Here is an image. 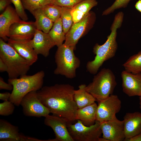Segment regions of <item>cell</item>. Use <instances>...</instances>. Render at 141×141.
Masks as SVG:
<instances>
[{
    "label": "cell",
    "mask_w": 141,
    "mask_h": 141,
    "mask_svg": "<svg viewBox=\"0 0 141 141\" xmlns=\"http://www.w3.org/2000/svg\"><path fill=\"white\" fill-rule=\"evenodd\" d=\"M74 90L70 84H57L43 87L37 92L38 98L50 113L72 123L76 120L78 109L74 99Z\"/></svg>",
    "instance_id": "6da1fadb"
},
{
    "label": "cell",
    "mask_w": 141,
    "mask_h": 141,
    "mask_svg": "<svg viewBox=\"0 0 141 141\" xmlns=\"http://www.w3.org/2000/svg\"><path fill=\"white\" fill-rule=\"evenodd\" d=\"M123 21L121 16H115L110 27L111 33L105 42L102 45L96 43L94 46L93 52L96 56L94 60L88 61L86 65L87 71L91 74H96L105 61L115 56L118 47L116 40L117 31L121 27Z\"/></svg>",
    "instance_id": "7a4b0ae2"
},
{
    "label": "cell",
    "mask_w": 141,
    "mask_h": 141,
    "mask_svg": "<svg viewBox=\"0 0 141 141\" xmlns=\"http://www.w3.org/2000/svg\"><path fill=\"white\" fill-rule=\"evenodd\" d=\"M45 73L40 70L32 75L26 74L19 78L9 79L8 82L13 89L9 100L15 105L19 106L24 97L28 93L37 91L43 87Z\"/></svg>",
    "instance_id": "3957f363"
},
{
    "label": "cell",
    "mask_w": 141,
    "mask_h": 141,
    "mask_svg": "<svg viewBox=\"0 0 141 141\" xmlns=\"http://www.w3.org/2000/svg\"><path fill=\"white\" fill-rule=\"evenodd\" d=\"M0 58L6 65L9 79H15L26 74L31 66L2 39H0Z\"/></svg>",
    "instance_id": "277c9868"
},
{
    "label": "cell",
    "mask_w": 141,
    "mask_h": 141,
    "mask_svg": "<svg viewBox=\"0 0 141 141\" xmlns=\"http://www.w3.org/2000/svg\"><path fill=\"white\" fill-rule=\"evenodd\" d=\"M116 85L113 72L104 68L94 76L92 81L86 86V89L98 102L112 94Z\"/></svg>",
    "instance_id": "5b68a950"
},
{
    "label": "cell",
    "mask_w": 141,
    "mask_h": 141,
    "mask_svg": "<svg viewBox=\"0 0 141 141\" xmlns=\"http://www.w3.org/2000/svg\"><path fill=\"white\" fill-rule=\"evenodd\" d=\"M75 50L64 43L58 47L55 56L56 64L54 72L55 74L63 75L69 79L76 77V70L79 67L80 62L74 53Z\"/></svg>",
    "instance_id": "8992f818"
},
{
    "label": "cell",
    "mask_w": 141,
    "mask_h": 141,
    "mask_svg": "<svg viewBox=\"0 0 141 141\" xmlns=\"http://www.w3.org/2000/svg\"><path fill=\"white\" fill-rule=\"evenodd\" d=\"M69 133L74 141H98L102 132L99 121L90 126L84 125L79 120L74 124L68 123Z\"/></svg>",
    "instance_id": "52a82bcc"
},
{
    "label": "cell",
    "mask_w": 141,
    "mask_h": 141,
    "mask_svg": "<svg viewBox=\"0 0 141 141\" xmlns=\"http://www.w3.org/2000/svg\"><path fill=\"white\" fill-rule=\"evenodd\" d=\"M95 14L90 11L79 21L73 23L66 34L64 44L75 49L78 40L93 27L96 20Z\"/></svg>",
    "instance_id": "ba28073f"
},
{
    "label": "cell",
    "mask_w": 141,
    "mask_h": 141,
    "mask_svg": "<svg viewBox=\"0 0 141 141\" xmlns=\"http://www.w3.org/2000/svg\"><path fill=\"white\" fill-rule=\"evenodd\" d=\"M20 105L23 113L27 116L45 117L50 113L38 98L37 91H32L27 94L21 100Z\"/></svg>",
    "instance_id": "9c48e42d"
},
{
    "label": "cell",
    "mask_w": 141,
    "mask_h": 141,
    "mask_svg": "<svg viewBox=\"0 0 141 141\" xmlns=\"http://www.w3.org/2000/svg\"><path fill=\"white\" fill-rule=\"evenodd\" d=\"M121 102L118 96L112 94L107 98L98 102L96 120L100 122L112 120L120 110Z\"/></svg>",
    "instance_id": "30bf717a"
},
{
    "label": "cell",
    "mask_w": 141,
    "mask_h": 141,
    "mask_svg": "<svg viewBox=\"0 0 141 141\" xmlns=\"http://www.w3.org/2000/svg\"><path fill=\"white\" fill-rule=\"evenodd\" d=\"M68 121L63 118L52 115L45 117L44 123L50 127L55 135L53 141H74L67 128Z\"/></svg>",
    "instance_id": "8fae6325"
},
{
    "label": "cell",
    "mask_w": 141,
    "mask_h": 141,
    "mask_svg": "<svg viewBox=\"0 0 141 141\" xmlns=\"http://www.w3.org/2000/svg\"><path fill=\"white\" fill-rule=\"evenodd\" d=\"M102 137L109 141H122L125 139L124 121L115 117L100 122Z\"/></svg>",
    "instance_id": "7c38bea8"
},
{
    "label": "cell",
    "mask_w": 141,
    "mask_h": 141,
    "mask_svg": "<svg viewBox=\"0 0 141 141\" xmlns=\"http://www.w3.org/2000/svg\"><path fill=\"white\" fill-rule=\"evenodd\" d=\"M37 30L35 22L21 21L10 27L8 37L16 40H29L33 38Z\"/></svg>",
    "instance_id": "4fadbf2b"
},
{
    "label": "cell",
    "mask_w": 141,
    "mask_h": 141,
    "mask_svg": "<svg viewBox=\"0 0 141 141\" xmlns=\"http://www.w3.org/2000/svg\"><path fill=\"white\" fill-rule=\"evenodd\" d=\"M121 76L123 92L129 97L141 96V73L134 74L124 70Z\"/></svg>",
    "instance_id": "5bb4252c"
},
{
    "label": "cell",
    "mask_w": 141,
    "mask_h": 141,
    "mask_svg": "<svg viewBox=\"0 0 141 141\" xmlns=\"http://www.w3.org/2000/svg\"><path fill=\"white\" fill-rule=\"evenodd\" d=\"M37 139L27 136L21 133L17 127L7 121L0 119V141H41Z\"/></svg>",
    "instance_id": "9a60e30c"
},
{
    "label": "cell",
    "mask_w": 141,
    "mask_h": 141,
    "mask_svg": "<svg viewBox=\"0 0 141 141\" xmlns=\"http://www.w3.org/2000/svg\"><path fill=\"white\" fill-rule=\"evenodd\" d=\"M30 43L36 53L45 57L49 56L50 49L56 45L48 33L37 30Z\"/></svg>",
    "instance_id": "2e32d148"
},
{
    "label": "cell",
    "mask_w": 141,
    "mask_h": 141,
    "mask_svg": "<svg viewBox=\"0 0 141 141\" xmlns=\"http://www.w3.org/2000/svg\"><path fill=\"white\" fill-rule=\"evenodd\" d=\"M15 8L9 5L0 15V37L5 41H8L10 26L13 24L21 21Z\"/></svg>",
    "instance_id": "e0dca14e"
},
{
    "label": "cell",
    "mask_w": 141,
    "mask_h": 141,
    "mask_svg": "<svg viewBox=\"0 0 141 141\" xmlns=\"http://www.w3.org/2000/svg\"><path fill=\"white\" fill-rule=\"evenodd\" d=\"M30 40H16L9 38L8 43L32 65L37 61L38 55L33 48Z\"/></svg>",
    "instance_id": "ac0fdd59"
},
{
    "label": "cell",
    "mask_w": 141,
    "mask_h": 141,
    "mask_svg": "<svg viewBox=\"0 0 141 141\" xmlns=\"http://www.w3.org/2000/svg\"><path fill=\"white\" fill-rule=\"evenodd\" d=\"M123 121L125 139L141 133V112L127 113Z\"/></svg>",
    "instance_id": "d6986e66"
},
{
    "label": "cell",
    "mask_w": 141,
    "mask_h": 141,
    "mask_svg": "<svg viewBox=\"0 0 141 141\" xmlns=\"http://www.w3.org/2000/svg\"><path fill=\"white\" fill-rule=\"evenodd\" d=\"M97 105L95 102L77 110L76 120H79L85 125L90 126L93 125L96 120Z\"/></svg>",
    "instance_id": "ffe728a7"
},
{
    "label": "cell",
    "mask_w": 141,
    "mask_h": 141,
    "mask_svg": "<svg viewBox=\"0 0 141 141\" xmlns=\"http://www.w3.org/2000/svg\"><path fill=\"white\" fill-rule=\"evenodd\" d=\"M97 4L96 0H83L72 8L71 13L73 23L80 21Z\"/></svg>",
    "instance_id": "44dd1931"
},
{
    "label": "cell",
    "mask_w": 141,
    "mask_h": 141,
    "mask_svg": "<svg viewBox=\"0 0 141 141\" xmlns=\"http://www.w3.org/2000/svg\"><path fill=\"white\" fill-rule=\"evenodd\" d=\"M86 85L79 86L78 90H75L74 99L78 109H80L95 102L96 99L86 89Z\"/></svg>",
    "instance_id": "7402d4cb"
},
{
    "label": "cell",
    "mask_w": 141,
    "mask_h": 141,
    "mask_svg": "<svg viewBox=\"0 0 141 141\" xmlns=\"http://www.w3.org/2000/svg\"><path fill=\"white\" fill-rule=\"evenodd\" d=\"M31 14L35 19V22L37 30L48 33L51 29L54 22L45 14L42 8L35 10Z\"/></svg>",
    "instance_id": "603a6c76"
},
{
    "label": "cell",
    "mask_w": 141,
    "mask_h": 141,
    "mask_svg": "<svg viewBox=\"0 0 141 141\" xmlns=\"http://www.w3.org/2000/svg\"><path fill=\"white\" fill-rule=\"evenodd\" d=\"M48 34L57 47L63 44L65 40L66 34L63 32L61 17L54 22Z\"/></svg>",
    "instance_id": "cb8c5ba5"
},
{
    "label": "cell",
    "mask_w": 141,
    "mask_h": 141,
    "mask_svg": "<svg viewBox=\"0 0 141 141\" xmlns=\"http://www.w3.org/2000/svg\"><path fill=\"white\" fill-rule=\"evenodd\" d=\"M122 66L127 72L134 74L141 73V51L130 56Z\"/></svg>",
    "instance_id": "d4e9b609"
},
{
    "label": "cell",
    "mask_w": 141,
    "mask_h": 141,
    "mask_svg": "<svg viewBox=\"0 0 141 141\" xmlns=\"http://www.w3.org/2000/svg\"><path fill=\"white\" fill-rule=\"evenodd\" d=\"M62 7L52 3L42 8L45 14L54 22L60 17Z\"/></svg>",
    "instance_id": "484cf974"
},
{
    "label": "cell",
    "mask_w": 141,
    "mask_h": 141,
    "mask_svg": "<svg viewBox=\"0 0 141 141\" xmlns=\"http://www.w3.org/2000/svg\"><path fill=\"white\" fill-rule=\"evenodd\" d=\"M71 8L62 7L60 17L61 19L63 30L66 34L70 30L73 21L71 14Z\"/></svg>",
    "instance_id": "4316f807"
},
{
    "label": "cell",
    "mask_w": 141,
    "mask_h": 141,
    "mask_svg": "<svg viewBox=\"0 0 141 141\" xmlns=\"http://www.w3.org/2000/svg\"><path fill=\"white\" fill-rule=\"evenodd\" d=\"M25 9L31 13L34 11L42 8L51 3V0H21Z\"/></svg>",
    "instance_id": "83f0119b"
},
{
    "label": "cell",
    "mask_w": 141,
    "mask_h": 141,
    "mask_svg": "<svg viewBox=\"0 0 141 141\" xmlns=\"http://www.w3.org/2000/svg\"><path fill=\"white\" fill-rule=\"evenodd\" d=\"M131 0H115L113 4L104 11L102 15H107L119 9L125 8Z\"/></svg>",
    "instance_id": "f1b7e54d"
},
{
    "label": "cell",
    "mask_w": 141,
    "mask_h": 141,
    "mask_svg": "<svg viewBox=\"0 0 141 141\" xmlns=\"http://www.w3.org/2000/svg\"><path fill=\"white\" fill-rule=\"evenodd\" d=\"M15 105L9 100L0 103V115L7 116L12 114L15 109Z\"/></svg>",
    "instance_id": "f546056e"
},
{
    "label": "cell",
    "mask_w": 141,
    "mask_h": 141,
    "mask_svg": "<svg viewBox=\"0 0 141 141\" xmlns=\"http://www.w3.org/2000/svg\"><path fill=\"white\" fill-rule=\"evenodd\" d=\"M14 4L16 13L20 18L25 20L28 18L21 0H11Z\"/></svg>",
    "instance_id": "4dcf8cb0"
},
{
    "label": "cell",
    "mask_w": 141,
    "mask_h": 141,
    "mask_svg": "<svg viewBox=\"0 0 141 141\" xmlns=\"http://www.w3.org/2000/svg\"><path fill=\"white\" fill-rule=\"evenodd\" d=\"M83 0H51V3L61 7L72 8Z\"/></svg>",
    "instance_id": "1f68e13d"
},
{
    "label": "cell",
    "mask_w": 141,
    "mask_h": 141,
    "mask_svg": "<svg viewBox=\"0 0 141 141\" xmlns=\"http://www.w3.org/2000/svg\"><path fill=\"white\" fill-rule=\"evenodd\" d=\"M13 89V85L8 83L5 82L3 79L1 77H0V90H5L9 91L12 90Z\"/></svg>",
    "instance_id": "d6a6232c"
},
{
    "label": "cell",
    "mask_w": 141,
    "mask_h": 141,
    "mask_svg": "<svg viewBox=\"0 0 141 141\" xmlns=\"http://www.w3.org/2000/svg\"><path fill=\"white\" fill-rule=\"evenodd\" d=\"M11 3V0H0V12L4 10Z\"/></svg>",
    "instance_id": "836d02e7"
},
{
    "label": "cell",
    "mask_w": 141,
    "mask_h": 141,
    "mask_svg": "<svg viewBox=\"0 0 141 141\" xmlns=\"http://www.w3.org/2000/svg\"><path fill=\"white\" fill-rule=\"evenodd\" d=\"M11 95V93L9 92H5L0 93V99L4 101L9 100Z\"/></svg>",
    "instance_id": "e575fe53"
},
{
    "label": "cell",
    "mask_w": 141,
    "mask_h": 141,
    "mask_svg": "<svg viewBox=\"0 0 141 141\" xmlns=\"http://www.w3.org/2000/svg\"><path fill=\"white\" fill-rule=\"evenodd\" d=\"M124 141H141V133L128 139H125Z\"/></svg>",
    "instance_id": "d590c367"
},
{
    "label": "cell",
    "mask_w": 141,
    "mask_h": 141,
    "mask_svg": "<svg viewBox=\"0 0 141 141\" xmlns=\"http://www.w3.org/2000/svg\"><path fill=\"white\" fill-rule=\"evenodd\" d=\"M7 67L3 61L0 58V71L1 72H7Z\"/></svg>",
    "instance_id": "8d00e7d4"
},
{
    "label": "cell",
    "mask_w": 141,
    "mask_h": 141,
    "mask_svg": "<svg viewBox=\"0 0 141 141\" xmlns=\"http://www.w3.org/2000/svg\"><path fill=\"white\" fill-rule=\"evenodd\" d=\"M136 8L141 13V0H139L136 3L135 5Z\"/></svg>",
    "instance_id": "74e56055"
},
{
    "label": "cell",
    "mask_w": 141,
    "mask_h": 141,
    "mask_svg": "<svg viewBox=\"0 0 141 141\" xmlns=\"http://www.w3.org/2000/svg\"><path fill=\"white\" fill-rule=\"evenodd\" d=\"M98 141H109L107 139L103 137H100L98 139Z\"/></svg>",
    "instance_id": "f35d334b"
},
{
    "label": "cell",
    "mask_w": 141,
    "mask_h": 141,
    "mask_svg": "<svg viewBox=\"0 0 141 141\" xmlns=\"http://www.w3.org/2000/svg\"><path fill=\"white\" fill-rule=\"evenodd\" d=\"M139 107L140 109L141 112V96H140L139 97Z\"/></svg>",
    "instance_id": "ab89813d"
}]
</instances>
